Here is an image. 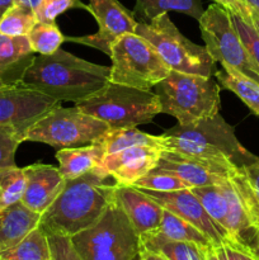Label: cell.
<instances>
[{"mask_svg": "<svg viewBox=\"0 0 259 260\" xmlns=\"http://www.w3.org/2000/svg\"><path fill=\"white\" fill-rule=\"evenodd\" d=\"M109 73V66L89 62L58 48L52 55L33 56L20 80L56 101L76 103L103 88Z\"/></svg>", "mask_w": 259, "mask_h": 260, "instance_id": "cell-1", "label": "cell"}, {"mask_svg": "<svg viewBox=\"0 0 259 260\" xmlns=\"http://www.w3.org/2000/svg\"><path fill=\"white\" fill-rule=\"evenodd\" d=\"M109 179L93 170L66 180L57 198L41 215V228L47 234L71 238L98 222L116 198L117 183Z\"/></svg>", "mask_w": 259, "mask_h": 260, "instance_id": "cell-2", "label": "cell"}, {"mask_svg": "<svg viewBox=\"0 0 259 260\" xmlns=\"http://www.w3.org/2000/svg\"><path fill=\"white\" fill-rule=\"evenodd\" d=\"M164 151L185 155L228 169H243L259 157L251 154L236 139L233 126L220 113L192 124H175L160 135Z\"/></svg>", "mask_w": 259, "mask_h": 260, "instance_id": "cell-3", "label": "cell"}, {"mask_svg": "<svg viewBox=\"0 0 259 260\" xmlns=\"http://www.w3.org/2000/svg\"><path fill=\"white\" fill-rule=\"evenodd\" d=\"M75 107L113 129L150 123L154 117L161 113L159 98L154 91L112 81L91 95L76 102Z\"/></svg>", "mask_w": 259, "mask_h": 260, "instance_id": "cell-4", "label": "cell"}, {"mask_svg": "<svg viewBox=\"0 0 259 260\" xmlns=\"http://www.w3.org/2000/svg\"><path fill=\"white\" fill-rule=\"evenodd\" d=\"M154 89L161 113L183 126L210 118L220 109V86L212 78L172 70Z\"/></svg>", "mask_w": 259, "mask_h": 260, "instance_id": "cell-5", "label": "cell"}, {"mask_svg": "<svg viewBox=\"0 0 259 260\" xmlns=\"http://www.w3.org/2000/svg\"><path fill=\"white\" fill-rule=\"evenodd\" d=\"M81 260H135L141 240L116 198L98 222L71 236Z\"/></svg>", "mask_w": 259, "mask_h": 260, "instance_id": "cell-6", "label": "cell"}, {"mask_svg": "<svg viewBox=\"0 0 259 260\" xmlns=\"http://www.w3.org/2000/svg\"><path fill=\"white\" fill-rule=\"evenodd\" d=\"M135 33L149 41L170 70L212 78L216 62L206 47L185 38L170 20L168 13L157 15L149 23L140 22Z\"/></svg>", "mask_w": 259, "mask_h": 260, "instance_id": "cell-7", "label": "cell"}, {"mask_svg": "<svg viewBox=\"0 0 259 260\" xmlns=\"http://www.w3.org/2000/svg\"><path fill=\"white\" fill-rule=\"evenodd\" d=\"M109 81L151 90L172 70L154 46L136 33H126L113 42Z\"/></svg>", "mask_w": 259, "mask_h": 260, "instance_id": "cell-8", "label": "cell"}, {"mask_svg": "<svg viewBox=\"0 0 259 260\" xmlns=\"http://www.w3.org/2000/svg\"><path fill=\"white\" fill-rule=\"evenodd\" d=\"M109 129L111 127L103 121L84 113L76 107L57 106L36 121L24 132L23 139L61 150L95 144Z\"/></svg>", "mask_w": 259, "mask_h": 260, "instance_id": "cell-9", "label": "cell"}, {"mask_svg": "<svg viewBox=\"0 0 259 260\" xmlns=\"http://www.w3.org/2000/svg\"><path fill=\"white\" fill-rule=\"evenodd\" d=\"M198 22L205 47L213 61L226 63L259 83V69L249 56L231 20L230 10L213 3L203 12Z\"/></svg>", "mask_w": 259, "mask_h": 260, "instance_id": "cell-10", "label": "cell"}, {"mask_svg": "<svg viewBox=\"0 0 259 260\" xmlns=\"http://www.w3.org/2000/svg\"><path fill=\"white\" fill-rule=\"evenodd\" d=\"M61 102L18 80L0 88V124L27 131Z\"/></svg>", "mask_w": 259, "mask_h": 260, "instance_id": "cell-11", "label": "cell"}, {"mask_svg": "<svg viewBox=\"0 0 259 260\" xmlns=\"http://www.w3.org/2000/svg\"><path fill=\"white\" fill-rule=\"evenodd\" d=\"M85 9L95 18L98 30L81 37H65V41L90 46L108 56L114 41L126 33H135L139 24L134 13L127 10L118 0H90Z\"/></svg>", "mask_w": 259, "mask_h": 260, "instance_id": "cell-12", "label": "cell"}, {"mask_svg": "<svg viewBox=\"0 0 259 260\" xmlns=\"http://www.w3.org/2000/svg\"><path fill=\"white\" fill-rule=\"evenodd\" d=\"M141 190L150 196L163 208L196 226L201 233H203L210 239L213 245H222V244L233 241L230 235L212 220L201 201L193 194L190 189L174 190V192H155L150 189Z\"/></svg>", "mask_w": 259, "mask_h": 260, "instance_id": "cell-13", "label": "cell"}, {"mask_svg": "<svg viewBox=\"0 0 259 260\" xmlns=\"http://www.w3.org/2000/svg\"><path fill=\"white\" fill-rule=\"evenodd\" d=\"M163 150L154 146H135L104 155L94 169L102 177H111L117 184L132 185L155 169Z\"/></svg>", "mask_w": 259, "mask_h": 260, "instance_id": "cell-14", "label": "cell"}, {"mask_svg": "<svg viewBox=\"0 0 259 260\" xmlns=\"http://www.w3.org/2000/svg\"><path fill=\"white\" fill-rule=\"evenodd\" d=\"M25 188L20 202L29 210L42 215L57 198L66 184L58 168L48 164L28 165L23 168Z\"/></svg>", "mask_w": 259, "mask_h": 260, "instance_id": "cell-15", "label": "cell"}, {"mask_svg": "<svg viewBox=\"0 0 259 260\" xmlns=\"http://www.w3.org/2000/svg\"><path fill=\"white\" fill-rule=\"evenodd\" d=\"M114 196L140 238L159 230L164 208L150 196L134 185L121 184H117Z\"/></svg>", "mask_w": 259, "mask_h": 260, "instance_id": "cell-16", "label": "cell"}, {"mask_svg": "<svg viewBox=\"0 0 259 260\" xmlns=\"http://www.w3.org/2000/svg\"><path fill=\"white\" fill-rule=\"evenodd\" d=\"M156 168L177 175L192 188L220 184L222 180L230 177L234 170H236L228 169L220 165L208 164L195 157L175 154L172 151H164V150L161 151V156Z\"/></svg>", "mask_w": 259, "mask_h": 260, "instance_id": "cell-17", "label": "cell"}, {"mask_svg": "<svg viewBox=\"0 0 259 260\" xmlns=\"http://www.w3.org/2000/svg\"><path fill=\"white\" fill-rule=\"evenodd\" d=\"M41 225V213L17 202L0 211V254L19 244Z\"/></svg>", "mask_w": 259, "mask_h": 260, "instance_id": "cell-18", "label": "cell"}, {"mask_svg": "<svg viewBox=\"0 0 259 260\" xmlns=\"http://www.w3.org/2000/svg\"><path fill=\"white\" fill-rule=\"evenodd\" d=\"M106 155L99 142L79 147L61 149L56 152L58 170L65 180L75 179L95 169Z\"/></svg>", "mask_w": 259, "mask_h": 260, "instance_id": "cell-19", "label": "cell"}, {"mask_svg": "<svg viewBox=\"0 0 259 260\" xmlns=\"http://www.w3.org/2000/svg\"><path fill=\"white\" fill-rule=\"evenodd\" d=\"M140 240L142 248L160 253L168 260H207V248L189 241L172 240L161 235L159 231L141 236Z\"/></svg>", "mask_w": 259, "mask_h": 260, "instance_id": "cell-20", "label": "cell"}, {"mask_svg": "<svg viewBox=\"0 0 259 260\" xmlns=\"http://www.w3.org/2000/svg\"><path fill=\"white\" fill-rule=\"evenodd\" d=\"M215 76L223 88L236 94L259 117V83L226 63H221V69L216 70Z\"/></svg>", "mask_w": 259, "mask_h": 260, "instance_id": "cell-21", "label": "cell"}, {"mask_svg": "<svg viewBox=\"0 0 259 260\" xmlns=\"http://www.w3.org/2000/svg\"><path fill=\"white\" fill-rule=\"evenodd\" d=\"M168 12L183 13L198 20L205 10L202 0H136L134 15L141 18L144 23H149Z\"/></svg>", "mask_w": 259, "mask_h": 260, "instance_id": "cell-22", "label": "cell"}, {"mask_svg": "<svg viewBox=\"0 0 259 260\" xmlns=\"http://www.w3.org/2000/svg\"><path fill=\"white\" fill-rule=\"evenodd\" d=\"M0 260H53L47 234L38 226L14 248L0 254Z\"/></svg>", "mask_w": 259, "mask_h": 260, "instance_id": "cell-23", "label": "cell"}, {"mask_svg": "<svg viewBox=\"0 0 259 260\" xmlns=\"http://www.w3.org/2000/svg\"><path fill=\"white\" fill-rule=\"evenodd\" d=\"M104 147L106 155L114 154L121 150L135 146H154L160 147V136L145 134L136 129V127H127V128H111L99 141ZM163 150V149H161Z\"/></svg>", "mask_w": 259, "mask_h": 260, "instance_id": "cell-24", "label": "cell"}, {"mask_svg": "<svg viewBox=\"0 0 259 260\" xmlns=\"http://www.w3.org/2000/svg\"><path fill=\"white\" fill-rule=\"evenodd\" d=\"M157 231L165 238L172 239V240L189 241V243H196L198 245L205 246V248L213 245L210 239L205 234L201 233L196 226H193L188 221L183 220L179 216L174 215L170 211L165 210V208Z\"/></svg>", "mask_w": 259, "mask_h": 260, "instance_id": "cell-25", "label": "cell"}, {"mask_svg": "<svg viewBox=\"0 0 259 260\" xmlns=\"http://www.w3.org/2000/svg\"><path fill=\"white\" fill-rule=\"evenodd\" d=\"M33 57L27 36L10 37L0 33V73L27 62Z\"/></svg>", "mask_w": 259, "mask_h": 260, "instance_id": "cell-26", "label": "cell"}, {"mask_svg": "<svg viewBox=\"0 0 259 260\" xmlns=\"http://www.w3.org/2000/svg\"><path fill=\"white\" fill-rule=\"evenodd\" d=\"M190 190L201 201L212 220L228 233V202L221 183L215 185H206V187H193L190 188Z\"/></svg>", "mask_w": 259, "mask_h": 260, "instance_id": "cell-27", "label": "cell"}, {"mask_svg": "<svg viewBox=\"0 0 259 260\" xmlns=\"http://www.w3.org/2000/svg\"><path fill=\"white\" fill-rule=\"evenodd\" d=\"M27 37L32 51L38 55H52L65 42V36L55 22H37Z\"/></svg>", "mask_w": 259, "mask_h": 260, "instance_id": "cell-28", "label": "cell"}, {"mask_svg": "<svg viewBox=\"0 0 259 260\" xmlns=\"http://www.w3.org/2000/svg\"><path fill=\"white\" fill-rule=\"evenodd\" d=\"M37 24L35 10L20 4H14L0 19V33L10 37L28 36Z\"/></svg>", "mask_w": 259, "mask_h": 260, "instance_id": "cell-29", "label": "cell"}, {"mask_svg": "<svg viewBox=\"0 0 259 260\" xmlns=\"http://www.w3.org/2000/svg\"><path fill=\"white\" fill-rule=\"evenodd\" d=\"M25 188L23 168L9 167L0 169V211L19 202Z\"/></svg>", "mask_w": 259, "mask_h": 260, "instance_id": "cell-30", "label": "cell"}, {"mask_svg": "<svg viewBox=\"0 0 259 260\" xmlns=\"http://www.w3.org/2000/svg\"><path fill=\"white\" fill-rule=\"evenodd\" d=\"M134 187L141 189H150L155 192H174V190L190 189V185L187 182L180 179L177 175L172 174L165 170H160L157 168L147 173L145 177L135 182Z\"/></svg>", "mask_w": 259, "mask_h": 260, "instance_id": "cell-31", "label": "cell"}, {"mask_svg": "<svg viewBox=\"0 0 259 260\" xmlns=\"http://www.w3.org/2000/svg\"><path fill=\"white\" fill-rule=\"evenodd\" d=\"M24 131L13 126L0 124V169L15 167V152L22 142Z\"/></svg>", "mask_w": 259, "mask_h": 260, "instance_id": "cell-32", "label": "cell"}, {"mask_svg": "<svg viewBox=\"0 0 259 260\" xmlns=\"http://www.w3.org/2000/svg\"><path fill=\"white\" fill-rule=\"evenodd\" d=\"M230 14L231 20H233L234 25H235L236 30H238L239 36H240L249 56H250L253 62L259 69V32L254 27L251 20L245 19L241 15L233 12H230Z\"/></svg>", "mask_w": 259, "mask_h": 260, "instance_id": "cell-33", "label": "cell"}, {"mask_svg": "<svg viewBox=\"0 0 259 260\" xmlns=\"http://www.w3.org/2000/svg\"><path fill=\"white\" fill-rule=\"evenodd\" d=\"M73 8L85 9L86 5L80 0H40L35 9V14L37 22L51 23L55 22L58 15Z\"/></svg>", "mask_w": 259, "mask_h": 260, "instance_id": "cell-34", "label": "cell"}, {"mask_svg": "<svg viewBox=\"0 0 259 260\" xmlns=\"http://www.w3.org/2000/svg\"><path fill=\"white\" fill-rule=\"evenodd\" d=\"M47 238L53 260H81L80 255L74 248L71 238L56 234H47Z\"/></svg>", "mask_w": 259, "mask_h": 260, "instance_id": "cell-35", "label": "cell"}, {"mask_svg": "<svg viewBox=\"0 0 259 260\" xmlns=\"http://www.w3.org/2000/svg\"><path fill=\"white\" fill-rule=\"evenodd\" d=\"M222 245L228 260H259L248 248L235 243V241H230V243L222 244Z\"/></svg>", "mask_w": 259, "mask_h": 260, "instance_id": "cell-36", "label": "cell"}, {"mask_svg": "<svg viewBox=\"0 0 259 260\" xmlns=\"http://www.w3.org/2000/svg\"><path fill=\"white\" fill-rule=\"evenodd\" d=\"M32 58H30V60H32ZM30 60L22 63V65L17 66V68H13L10 69V70L4 71V73H0V88H3V86L8 85V84L10 83H15V81L20 80L23 71H24L25 66L30 62Z\"/></svg>", "mask_w": 259, "mask_h": 260, "instance_id": "cell-37", "label": "cell"}, {"mask_svg": "<svg viewBox=\"0 0 259 260\" xmlns=\"http://www.w3.org/2000/svg\"><path fill=\"white\" fill-rule=\"evenodd\" d=\"M213 3H217V4L222 5L226 9H229L230 12L236 13V14L241 15L245 19L251 20V12L250 8H246L244 5H241L240 3L236 2V0H212Z\"/></svg>", "mask_w": 259, "mask_h": 260, "instance_id": "cell-38", "label": "cell"}, {"mask_svg": "<svg viewBox=\"0 0 259 260\" xmlns=\"http://www.w3.org/2000/svg\"><path fill=\"white\" fill-rule=\"evenodd\" d=\"M243 173L254 190L259 193V160L243 168Z\"/></svg>", "mask_w": 259, "mask_h": 260, "instance_id": "cell-39", "label": "cell"}, {"mask_svg": "<svg viewBox=\"0 0 259 260\" xmlns=\"http://www.w3.org/2000/svg\"><path fill=\"white\" fill-rule=\"evenodd\" d=\"M206 258L207 260H228L223 245L208 246L207 250H206Z\"/></svg>", "mask_w": 259, "mask_h": 260, "instance_id": "cell-40", "label": "cell"}, {"mask_svg": "<svg viewBox=\"0 0 259 260\" xmlns=\"http://www.w3.org/2000/svg\"><path fill=\"white\" fill-rule=\"evenodd\" d=\"M139 260H168V259L165 258L164 255H161L160 253L149 250V249H145L141 246L139 253Z\"/></svg>", "mask_w": 259, "mask_h": 260, "instance_id": "cell-41", "label": "cell"}, {"mask_svg": "<svg viewBox=\"0 0 259 260\" xmlns=\"http://www.w3.org/2000/svg\"><path fill=\"white\" fill-rule=\"evenodd\" d=\"M15 4V0H0V19L8 12V9Z\"/></svg>", "mask_w": 259, "mask_h": 260, "instance_id": "cell-42", "label": "cell"}, {"mask_svg": "<svg viewBox=\"0 0 259 260\" xmlns=\"http://www.w3.org/2000/svg\"><path fill=\"white\" fill-rule=\"evenodd\" d=\"M40 0H15V4H20V5H24V7L30 8V9L35 10L36 7L38 5Z\"/></svg>", "mask_w": 259, "mask_h": 260, "instance_id": "cell-43", "label": "cell"}, {"mask_svg": "<svg viewBox=\"0 0 259 260\" xmlns=\"http://www.w3.org/2000/svg\"><path fill=\"white\" fill-rule=\"evenodd\" d=\"M246 3H248L251 12H254L255 14L259 15V0H246Z\"/></svg>", "mask_w": 259, "mask_h": 260, "instance_id": "cell-44", "label": "cell"}, {"mask_svg": "<svg viewBox=\"0 0 259 260\" xmlns=\"http://www.w3.org/2000/svg\"><path fill=\"white\" fill-rule=\"evenodd\" d=\"M251 12V10H250ZM251 23L254 24V27L256 28V30L259 32V15L255 14L254 12H251Z\"/></svg>", "mask_w": 259, "mask_h": 260, "instance_id": "cell-45", "label": "cell"}, {"mask_svg": "<svg viewBox=\"0 0 259 260\" xmlns=\"http://www.w3.org/2000/svg\"><path fill=\"white\" fill-rule=\"evenodd\" d=\"M251 253H253L254 255L259 259V225H258V240H256V245H255V248L253 249V251H251Z\"/></svg>", "mask_w": 259, "mask_h": 260, "instance_id": "cell-46", "label": "cell"}, {"mask_svg": "<svg viewBox=\"0 0 259 260\" xmlns=\"http://www.w3.org/2000/svg\"><path fill=\"white\" fill-rule=\"evenodd\" d=\"M236 2H239L241 5H244V7L249 8V5H248V3H246V0H236Z\"/></svg>", "mask_w": 259, "mask_h": 260, "instance_id": "cell-47", "label": "cell"}, {"mask_svg": "<svg viewBox=\"0 0 259 260\" xmlns=\"http://www.w3.org/2000/svg\"><path fill=\"white\" fill-rule=\"evenodd\" d=\"M135 260H139V256H137V258H136V259H135Z\"/></svg>", "mask_w": 259, "mask_h": 260, "instance_id": "cell-48", "label": "cell"}]
</instances>
